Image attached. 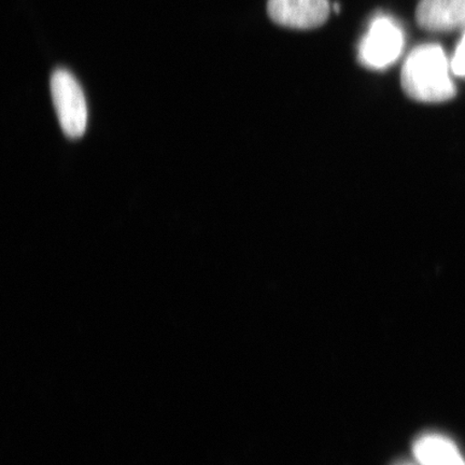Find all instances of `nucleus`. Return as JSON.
Returning a JSON list of instances; mask_svg holds the SVG:
<instances>
[{"label": "nucleus", "mask_w": 465, "mask_h": 465, "mask_svg": "<svg viewBox=\"0 0 465 465\" xmlns=\"http://www.w3.org/2000/svg\"><path fill=\"white\" fill-rule=\"evenodd\" d=\"M397 465H414V464H411V463H407V462H403V463H399Z\"/></svg>", "instance_id": "8"}, {"label": "nucleus", "mask_w": 465, "mask_h": 465, "mask_svg": "<svg viewBox=\"0 0 465 465\" xmlns=\"http://www.w3.org/2000/svg\"><path fill=\"white\" fill-rule=\"evenodd\" d=\"M267 11L279 25L311 29L322 25L328 20V0H269Z\"/></svg>", "instance_id": "4"}, {"label": "nucleus", "mask_w": 465, "mask_h": 465, "mask_svg": "<svg viewBox=\"0 0 465 465\" xmlns=\"http://www.w3.org/2000/svg\"><path fill=\"white\" fill-rule=\"evenodd\" d=\"M51 93L63 132L69 138L83 136L87 125V107L78 81L65 69H57L51 77Z\"/></svg>", "instance_id": "2"}, {"label": "nucleus", "mask_w": 465, "mask_h": 465, "mask_svg": "<svg viewBox=\"0 0 465 465\" xmlns=\"http://www.w3.org/2000/svg\"><path fill=\"white\" fill-rule=\"evenodd\" d=\"M451 74L450 61L443 48L434 44L421 45L407 56L401 73V84L412 100L444 103L456 96Z\"/></svg>", "instance_id": "1"}, {"label": "nucleus", "mask_w": 465, "mask_h": 465, "mask_svg": "<svg viewBox=\"0 0 465 465\" xmlns=\"http://www.w3.org/2000/svg\"><path fill=\"white\" fill-rule=\"evenodd\" d=\"M412 451L420 465H465L457 445L444 435H422L415 441Z\"/></svg>", "instance_id": "6"}, {"label": "nucleus", "mask_w": 465, "mask_h": 465, "mask_svg": "<svg viewBox=\"0 0 465 465\" xmlns=\"http://www.w3.org/2000/svg\"><path fill=\"white\" fill-rule=\"evenodd\" d=\"M416 20L424 31H465V0H421Z\"/></svg>", "instance_id": "5"}, {"label": "nucleus", "mask_w": 465, "mask_h": 465, "mask_svg": "<svg viewBox=\"0 0 465 465\" xmlns=\"http://www.w3.org/2000/svg\"><path fill=\"white\" fill-rule=\"evenodd\" d=\"M450 67L453 75L465 79V31L462 37L459 40L455 54L450 60Z\"/></svg>", "instance_id": "7"}, {"label": "nucleus", "mask_w": 465, "mask_h": 465, "mask_svg": "<svg viewBox=\"0 0 465 465\" xmlns=\"http://www.w3.org/2000/svg\"><path fill=\"white\" fill-rule=\"evenodd\" d=\"M403 33L387 16L377 17L371 23L359 49V61L371 69L391 66L402 54Z\"/></svg>", "instance_id": "3"}]
</instances>
